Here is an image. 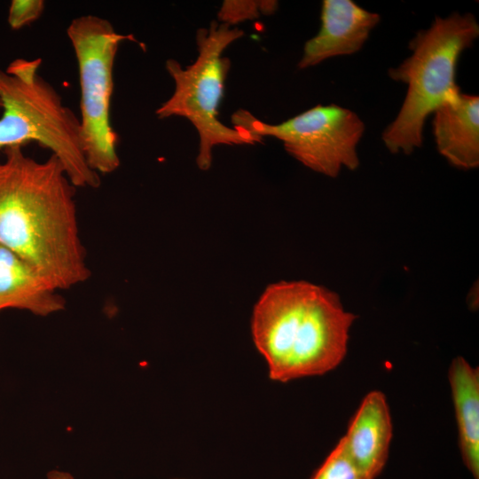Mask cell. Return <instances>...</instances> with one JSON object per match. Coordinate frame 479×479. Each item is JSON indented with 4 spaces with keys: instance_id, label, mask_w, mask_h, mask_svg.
<instances>
[{
    "instance_id": "2e32d148",
    "label": "cell",
    "mask_w": 479,
    "mask_h": 479,
    "mask_svg": "<svg viewBox=\"0 0 479 479\" xmlns=\"http://www.w3.org/2000/svg\"><path fill=\"white\" fill-rule=\"evenodd\" d=\"M47 479H75V477L67 471L54 469L47 474Z\"/></svg>"
},
{
    "instance_id": "8992f818",
    "label": "cell",
    "mask_w": 479,
    "mask_h": 479,
    "mask_svg": "<svg viewBox=\"0 0 479 479\" xmlns=\"http://www.w3.org/2000/svg\"><path fill=\"white\" fill-rule=\"evenodd\" d=\"M67 35L78 66L82 151L92 170L110 174L120 166L119 137L111 123L114 65L120 45L135 39L92 14L73 19Z\"/></svg>"
},
{
    "instance_id": "ba28073f",
    "label": "cell",
    "mask_w": 479,
    "mask_h": 479,
    "mask_svg": "<svg viewBox=\"0 0 479 479\" xmlns=\"http://www.w3.org/2000/svg\"><path fill=\"white\" fill-rule=\"evenodd\" d=\"M379 21L377 13L350 0L323 1L320 29L305 43L298 67L307 68L333 57L356 53Z\"/></svg>"
},
{
    "instance_id": "3957f363",
    "label": "cell",
    "mask_w": 479,
    "mask_h": 479,
    "mask_svg": "<svg viewBox=\"0 0 479 479\" xmlns=\"http://www.w3.org/2000/svg\"><path fill=\"white\" fill-rule=\"evenodd\" d=\"M41 59H16L0 69V150L35 142L62 164L74 185L97 189L100 175L85 159L80 120L39 74Z\"/></svg>"
},
{
    "instance_id": "30bf717a",
    "label": "cell",
    "mask_w": 479,
    "mask_h": 479,
    "mask_svg": "<svg viewBox=\"0 0 479 479\" xmlns=\"http://www.w3.org/2000/svg\"><path fill=\"white\" fill-rule=\"evenodd\" d=\"M59 291L33 265L0 244V310L14 308L47 317L66 307Z\"/></svg>"
},
{
    "instance_id": "277c9868",
    "label": "cell",
    "mask_w": 479,
    "mask_h": 479,
    "mask_svg": "<svg viewBox=\"0 0 479 479\" xmlns=\"http://www.w3.org/2000/svg\"><path fill=\"white\" fill-rule=\"evenodd\" d=\"M478 35L475 18L455 12L436 18L429 28L411 40L412 55L389 71L390 78L408 89L397 116L382 134L391 153H410L421 145L426 118L460 92L455 80L457 62Z\"/></svg>"
},
{
    "instance_id": "52a82bcc",
    "label": "cell",
    "mask_w": 479,
    "mask_h": 479,
    "mask_svg": "<svg viewBox=\"0 0 479 479\" xmlns=\"http://www.w3.org/2000/svg\"><path fill=\"white\" fill-rule=\"evenodd\" d=\"M234 128L263 138L273 137L304 166L329 177L342 167L357 168V145L365 124L357 114L335 104L318 105L281 123L264 122L239 109L232 115Z\"/></svg>"
},
{
    "instance_id": "6da1fadb",
    "label": "cell",
    "mask_w": 479,
    "mask_h": 479,
    "mask_svg": "<svg viewBox=\"0 0 479 479\" xmlns=\"http://www.w3.org/2000/svg\"><path fill=\"white\" fill-rule=\"evenodd\" d=\"M0 162V244L33 265L59 290L91 275L79 232L76 187L54 155L38 161L21 146Z\"/></svg>"
},
{
    "instance_id": "9a60e30c",
    "label": "cell",
    "mask_w": 479,
    "mask_h": 479,
    "mask_svg": "<svg viewBox=\"0 0 479 479\" xmlns=\"http://www.w3.org/2000/svg\"><path fill=\"white\" fill-rule=\"evenodd\" d=\"M44 7L43 0H12L7 17L10 27L19 30L32 24L41 17Z\"/></svg>"
},
{
    "instance_id": "8fae6325",
    "label": "cell",
    "mask_w": 479,
    "mask_h": 479,
    "mask_svg": "<svg viewBox=\"0 0 479 479\" xmlns=\"http://www.w3.org/2000/svg\"><path fill=\"white\" fill-rule=\"evenodd\" d=\"M433 133L437 149L462 169L479 164V98L459 92L434 112Z\"/></svg>"
},
{
    "instance_id": "5b68a950",
    "label": "cell",
    "mask_w": 479,
    "mask_h": 479,
    "mask_svg": "<svg viewBox=\"0 0 479 479\" xmlns=\"http://www.w3.org/2000/svg\"><path fill=\"white\" fill-rule=\"evenodd\" d=\"M243 35L241 29L213 20L208 28L196 32L198 56L192 65L182 67L176 59L166 61V70L175 89L155 114L160 119L178 116L191 122L199 134L197 164L203 170L210 167L216 145H255L263 140L242 129L230 128L218 118L231 67L230 59L222 53Z\"/></svg>"
},
{
    "instance_id": "5bb4252c",
    "label": "cell",
    "mask_w": 479,
    "mask_h": 479,
    "mask_svg": "<svg viewBox=\"0 0 479 479\" xmlns=\"http://www.w3.org/2000/svg\"><path fill=\"white\" fill-rule=\"evenodd\" d=\"M312 479H365L339 440Z\"/></svg>"
},
{
    "instance_id": "7c38bea8",
    "label": "cell",
    "mask_w": 479,
    "mask_h": 479,
    "mask_svg": "<svg viewBox=\"0 0 479 479\" xmlns=\"http://www.w3.org/2000/svg\"><path fill=\"white\" fill-rule=\"evenodd\" d=\"M448 378L452 389L464 464L479 478V369L464 357L452 360Z\"/></svg>"
},
{
    "instance_id": "e0dca14e",
    "label": "cell",
    "mask_w": 479,
    "mask_h": 479,
    "mask_svg": "<svg viewBox=\"0 0 479 479\" xmlns=\"http://www.w3.org/2000/svg\"><path fill=\"white\" fill-rule=\"evenodd\" d=\"M0 110H1V101H0Z\"/></svg>"
},
{
    "instance_id": "7a4b0ae2",
    "label": "cell",
    "mask_w": 479,
    "mask_h": 479,
    "mask_svg": "<svg viewBox=\"0 0 479 479\" xmlns=\"http://www.w3.org/2000/svg\"><path fill=\"white\" fill-rule=\"evenodd\" d=\"M354 319L333 292L308 282L283 281L267 287L255 304L252 333L270 378L286 382L337 367Z\"/></svg>"
},
{
    "instance_id": "9c48e42d",
    "label": "cell",
    "mask_w": 479,
    "mask_h": 479,
    "mask_svg": "<svg viewBox=\"0 0 479 479\" xmlns=\"http://www.w3.org/2000/svg\"><path fill=\"white\" fill-rule=\"evenodd\" d=\"M392 423L385 395L369 392L341 438L348 456L365 479H375L388 459Z\"/></svg>"
},
{
    "instance_id": "4fadbf2b",
    "label": "cell",
    "mask_w": 479,
    "mask_h": 479,
    "mask_svg": "<svg viewBox=\"0 0 479 479\" xmlns=\"http://www.w3.org/2000/svg\"><path fill=\"white\" fill-rule=\"evenodd\" d=\"M277 7V1H224L218 12V20L232 26L257 19L261 14H271Z\"/></svg>"
}]
</instances>
